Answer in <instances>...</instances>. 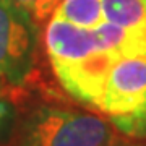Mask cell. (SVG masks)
I'll use <instances>...</instances> for the list:
<instances>
[{"mask_svg":"<svg viewBox=\"0 0 146 146\" xmlns=\"http://www.w3.org/2000/svg\"><path fill=\"white\" fill-rule=\"evenodd\" d=\"M107 119L52 104L33 106L15 120L8 146H120Z\"/></svg>","mask_w":146,"mask_h":146,"instance_id":"obj_1","label":"cell"},{"mask_svg":"<svg viewBox=\"0 0 146 146\" xmlns=\"http://www.w3.org/2000/svg\"><path fill=\"white\" fill-rule=\"evenodd\" d=\"M99 112L131 140H146V57L120 58L106 81Z\"/></svg>","mask_w":146,"mask_h":146,"instance_id":"obj_2","label":"cell"},{"mask_svg":"<svg viewBox=\"0 0 146 146\" xmlns=\"http://www.w3.org/2000/svg\"><path fill=\"white\" fill-rule=\"evenodd\" d=\"M39 28L15 0H0V80L21 86L31 76Z\"/></svg>","mask_w":146,"mask_h":146,"instance_id":"obj_3","label":"cell"},{"mask_svg":"<svg viewBox=\"0 0 146 146\" xmlns=\"http://www.w3.org/2000/svg\"><path fill=\"white\" fill-rule=\"evenodd\" d=\"M120 60L109 50H98L86 58L54 67L55 78L75 101L99 110L106 81L110 70Z\"/></svg>","mask_w":146,"mask_h":146,"instance_id":"obj_4","label":"cell"},{"mask_svg":"<svg viewBox=\"0 0 146 146\" xmlns=\"http://www.w3.org/2000/svg\"><path fill=\"white\" fill-rule=\"evenodd\" d=\"M44 46L52 68L86 58L101 50L94 29L76 26L58 16H52L46 25Z\"/></svg>","mask_w":146,"mask_h":146,"instance_id":"obj_5","label":"cell"},{"mask_svg":"<svg viewBox=\"0 0 146 146\" xmlns=\"http://www.w3.org/2000/svg\"><path fill=\"white\" fill-rule=\"evenodd\" d=\"M94 33H96L101 50L114 52L120 58L146 57L145 34L128 31L125 28L117 26L109 21H102L98 28H94Z\"/></svg>","mask_w":146,"mask_h":146,"instance_id":"obj_6","label":"cell"},{"mask_svg":"<svg viewBox=\"0 0 146 146\" xmlns=\"http://www.w3.org/2000/svg\"><path fill=\"white\" fill-rule=\"evenodd\" d=\"M104 21L146 36V0H102Z\"/></svg>","mask_w":146,"mask_h":146,"instance_id":"obj_7","label":"cell"},{"mask_svg":"<svg viewBox=\"0 0 146 146\" xmlns=\"http://www.w3.org/2000/svg\"><path fill=\"white\" fill-rule=\"evenodd\" d=\"M54 16L76 26L94 29L104 21L102 0H60Z\"/></svg>","mask_w":146,"mask_h":146,"instance_id":"obj_8","label":"cell"},{"mask_svg":"<svg viewBox=\"0 0 146 146\" xmlns=\"http://www.w3.org/2000/svg\"><path fill=\"white\" fill-rule=\"evenodd\" d=\"M41 29L54 16L60 0H15Z\"/></svg>","mask_w":146,"mask_h":146,"instance_id":"obj_9","label":"cell"},{"mask_svg":"<svg viewBox=\"0 0 146 146\" xmlns=\"http://www.w3.org/2000/svg\"><path fill=\"white\" fill-rule=\"evenodd\" d=\"M15 107L8 101L0 98V136L7 131L11 133V128L15 125Z\"/></svg>","mask_w":146,"mask_h":146,"instance_id":"obj_10","label":"cell"},{"mask_svg":"<svg viewBox=\"0 0 146 146\" xmlns=\"http://www.w3.org/2000/svg\"><path fill=\"white\" fill-rule=\"evenodd\" d=\"M3 89H5V84H3V80H0V94L3 93Z\"/></svg>","mask_w":146,"mask_h":146,"instance_id":"obj_11","label":"cell"},{"mask_svg":"<svg viewBox=\"0 0 146 146\" xmlns=\"http://www.w3.org/2000/svg\"><path fill=\"white\" fill-rule=\"evenodd\" d=\"M120 146H131V143H128V141H125V140H123V143H122Z\"/></svg>","mask_w":146,"mask_h":146,"instance_id":"obj_12","label":"cell"},{"mask_svg":"<svg viewBox=\"0 0 146 146\" xmlns=\"http://www.w3.org/2000/svg\"><path fill=\"white\" fill-rule=\"evenodd\" d=\"M131 146H140V145H131Z\"/></svg>","mask_w":146,"mask_h":146,"instance_id":"obj_13","label":"cell"}]
</instances>
